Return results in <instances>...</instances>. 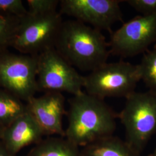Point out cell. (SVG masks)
<instances>
[{"label": "cell", "instance_id": "cell-15", "mask_svg": "<svg viewBox=\"0 0 156 156\" xmlns=\"http://www.w3.org/2000/svg\"><path fill=\"white\" fill-rule=\"evenodd\" d=\"M138 66L140 80L144 82L149 91L156 94V43L151 49L144 53Z\"/></svg>", "mask_w": 156, "mask_h": 156}, {"label": "cell", "instance_id": "cell-17", "mask_svg": "<svg viewBox=\"0 0 156 156\" xmlns=\"http://www.w3.org/2000/svg\"><path fill=\"white\" fill-rule=\"evenodd\" d=\"M60 1L58 0H28V12L31 15H43L56 11Z\"/></svg>", "mask_w": 156, "mask_h": 156}, {"label": "cell", "instance_id": "cell-19", "mask_svg": "<svg viewBox=\"0 0 156 156\" xmlns=\"http://www.w3.org/2000/svg\"><path fill=\"white\" fill-rule=\"evenodd\" d=\"M142 15L149 16L156 13V0L124 1Z\"/></svg>", "mask_w": 156, "mask_h": 156}, {"label": "cell", "instance_id": "cell-4", "mask_svg": "<svg viewBox=\"0 0 156 156\" xmlns=\"http://www.w3.org/2000/svg\"><path fill=\"white\" fill-rule=\"evenodd\" d=\"M140 80L138 64L123 61L106 62L84 76V89L87 94L103 100L106 97L127 98L135 92Z\"/></svg>", "mask_w": 156, "mask_h": 156}, {"label": "cell", "instance_id": "cell-5", "mask_svg": "<svg viewBox=\"0 0 156 156\" xmlns=\"http://www.w3.org/2000/svg\"><path fill=\"white\" fill-rule=\"evenodd\" d=\"M57 11L43 15L29 13L22 17L12 47L21 54L38 55L55 47L63 23Z\"/></svg>", "mask_w": 156, "mask_h": 156}, {"label": "cell", "instance_id": "cell-22", "mask_svg": "<svg viewBox=\"0 0 156 156\" xmlns=\"http://www.w3.org/2000/svg\"><path fill=\"white\" fill-rule=\"evenodd\" d=\"M147 156H156V147L155 149L153 151V152L151 153V154H149Z\"/></svg>", "mask_w": 156, "mask_h": 156}, {"label": "cell", "instance_id": "cell-16", "mask_svg": "<svg viewBox=\"0 0 156 156\" xmlns=\"http://www.w3.org/2000/svg\"><path fill=\"white\" fill-rule=\"evenodd\" d=\"M22 17L0 12V51L12 47Z\"/></svg>", "mask_w": 156, "mask_h": 156}, {"label": "cell", "instance_id": "cell-11", "mask_svg": "<svg viewBox=\"0 0 156 156\" xmlns=\"http://www.w3.org/2000/svg\"><path fill=\"white\" fill-rule=\"evenodd\" d=\"M45 134L34 117L27 111L4 128L1 141L15 156L24 147L37 144Z\"/></svg>", "mask_w": 156, "mask_h": 156}, {"label": "cell", "instance_id": "cell-10", "mask_svg": "<svg viewBox=\"0 0 156 156\" xmlns=\"http://www.w3.org/2000/svg\"><path fill=\"white\" fill-rule=\"evenodd\" d=\"M66 98L62 93L47 91L39 97H34L26 102L27 111L34 117L45 135L65 137L62 119L67 112Z\"/></svg>", "mask_w": 156, "mask_h": 156}, {"label": "cell", "instance_id": "cell-20", "mask_svg": "<svg viewBox=\"0 0 156 156\" xmlns=\"http://www.w3.org/2000/svg\"><path fill=\"white\" fill-rule=\"evenodd\" d=\"M0 156H12L11 154L7 151L5 146L0 140Z\"/></svg>", "mask_w": 156, "mask_h": 156}, {"label": "cell", "instance_id": "cell-2", "mask_svg": "<svg viewBox=\"0 0 156 156\" xmlns=\"http://www.w3.org/2000/svg\"><path fill=\"white\" fill-rule=\"evenodd\" d=\"M55 48L73 67L90 73L107 62L110 55L100 31L76 20L63 22Z\"/></svg>", "mask_w": 156, "mask_h": 156}, {"label": "cell", "instance_id": "cell-1", "mask_svg": "<svg viewBox=\"0 0 156 156\" xmlns=\"http://www.w3.org/2000/svg\"><path fill=\"white\" fill-rule=\"evenodd\" d=\"M68 126L65 137L79 147L113 135L116 129V114L104 100L85 91L68 100Z\"/></svg>", "mask_w": 156, "mask_h": 156}, {"label": "cell", "instance_id": "cell-3", "mask_svg": "<svg viewBox=\"0 0 156 156\" xmlns=\"http://www.w3.org/2000/svg\"><path fill=\"white\" fill-rule=\"evenodd\" d=\"M126 99L118 119L125 129V140L141 153L156 133V94L135 91Z\"/></svg>", "mask_w": 156, "mask_h": 156}, {"label": "cell", "instance_id": "cell-12", "mask_svg": "<svg viewBox=\"0 0 156 156\" xmlns=\"http://www.w3.org/2000/svg\"><path fill=\"white\" fill-rule=\"evenodd\" d=\"M82 156H140V152L126 140L114 135L95 141L82 147Z\"/></svg>", "mask_w": 156, "mask_h": 156}, {"label": "cell", "instance_id": "cell-6", "mask_svg": "<svg viewBox=\"0 0 156 156\" xmlns=\"http://www.w3.org/2000/svg\"><path fill=\"white\" fill-rule=\"evenodd\" d=\"M38 55L0 51V88L27 102L39 91L37 83Z\"/></svg>", "mask_w": 156, "mask_h": 156}, {"label": "cell", "instance_id": "cell-9", "mask_svg": "<svg viewBox=\"0 0 156 156\" xmlns=\"http://www.w3.org/2000/svg\"><path fill=\"white\" fill-rule=\"evenodd\" d=\"M119 0H62L61 15L89 24L98 30L112 33V27L117 22H123Z\"/></svg>", "mask_w": 156, "mask_h": 156}, {"label": "cell", "instance_id": "cell-7", "mask_svg": "<svg viewBox=\"0 0 156 156\" xmlns=\"http://www.w3.org/2000/svg\"><path fill=\"white\" fill-rule=\"evenodd\" d=\"M37 83L39 91L67 92L75 95L83 92L84 76L53 48L38 55Z\"/></svg>", "mask_w": 156, "mask_h": 156}, {"label": "cell", "instance_id": "cell-18", "mask_svg": "<svg viewBox=\"0 0 156 156\" xmlns=\"http://www.w3.org/2000/svg\"><path fill=\"white\" fill-rule=\"evenodd\" d=\"M0 12L23 17L28 11L22 0H0Z\"/></svg>", "mask_w": 156, "mask_h": 156}, {"label": "cell", "instance_id": "cell-21", "mask_svg": "<svg viewBox=\"0 0 156 156\" xmlns=\"http://www.w3.org/2000/svg\"><path fill=\"white\" fill-rule=\"evenodd\" d=\"M4 128V127H3L1 126H0V140H1V137H2V132H3Z\"/></svg>", "mask_w": 156, "mask_h": 156}, {"label": "cell", "instance_id": "cell-14", "mask_svg": "<svg viewBox=\"0 0 156 156\" xmlns=\"http://www.w3.org/2000/svg\"><path fill=\"white\" fill-rule=\"evenodd\" d=\"M23 101L0 88V126L5 127L27 112V105Z\"/></svg>", "mask_w": 156, "mask_h": 156}, {"label": "cell", "instance_id": "cell-8", "mask_svg": "<svg viewBox=\"0 0 156 156\" xmlns=\"http://www.w3.org/2000/svg\"><path fill=\"white\" fill-rule=\"evenodd\" d=\"M111 34L110 54L131 57L144 53L156 42V13L137 16Z\"/></svg>", "mask_w": 156, "mask_h": 156}, {"label": "cell", "instance_id": "cell-13", "mask_svg": "<svg viewBox=\"0 0 156 156\" xmlns=\"http://www.w3.org/2000/svg\"><path fill=\"white\" fill-rule=\"evenodd\" d=\"M26 156H82V154L77 146L58 136L42 140Z\"/></svg>", "mask_w": 156, "mask_h": 156}]
</instances>
